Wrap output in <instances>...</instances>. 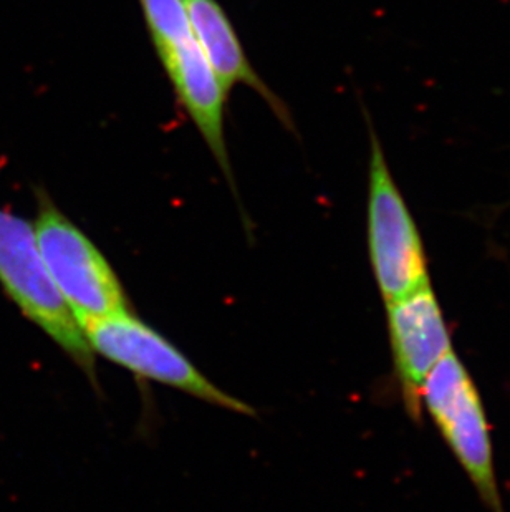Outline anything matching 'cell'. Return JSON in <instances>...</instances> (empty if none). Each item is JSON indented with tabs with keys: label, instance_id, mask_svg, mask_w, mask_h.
<instances>
[{
	"label": "cell",
	"instance_id": "6da1fadb",
	"mask_svg": "<svg viewBox=\"0 0 510 512\" xmlns=\"http://www.w3.org/2000/svg\"><path fill=\"white\" fill-rule=\"evenodd\" d=\"M34 228L52 281L83 330L100 320L130 312L120 279L92 239L53 203L44 188L35 191Z\"/></svg>",
	"mask_w": 510,
	"mask_h": 512
},
{
	"label": "cell",
	"instance_id": "7a4b0ae2",
	"mask_svg": "<svg viewBox=\"0 0 510 512\" xmlns=\"http://www.w3.org/2000/svg\"><path fill=\"white\" fill-rule=\"evenodd\" d=\"M0 285L24 317L44 330L90 380H97L95 358L40 252L34 223L0 209Z\"/></svg>",
	"mask_w": 510,
	"mask_h": 512
},
{
	"label": "cell",
	"instance_id": "3957f363",
	"mask_svg": "<svg viewBox=\"0 0 510 512\" xmlns=\"http://www.w3.org/2000/svg\"><path fill=\"white\" fill-rule=\"evenodd\" d=\"M421 406L471 479L482 503L494 512H504L486 410L476 383L454 350L429 373Z\"/></svg>",
	"mask_w": 510,
	"mask_h": 512
},
{
	"label": "cell",
	"instance_id": "277c9868",
	"mask_svg": "<svg viewBox=\"0 0 510 512\" xmlns=\"http://www.w3.org/2000/svg\"><path fill=\"white\" fill-rule=\"evenodd\" d=\"M368 249L385 304L403 299L429 281L423 241L403 194L371 131Z\"/></svg>",
	"mask_w": 510,
	"mask_h": 512
},
{
	"label": "cell",
	"instance_id": "5b68a950",
	"mask_svg": "<svg viewBox=\"0 0 510 512\" xmlns=\"http://www.w3.org/2000/svg\"><path fill=\"white\" fill-rule=\"evenodd\" d=\"M83 332L93 353L138 377L163 383L224 410L254 415L252 406L214 385L173 343L131 312L100 320Z\"/></svg>",
	"mask_w": 510,
	"mask_h": 512
},
{
	"label": "cell",
	"instance_id": "8992f818",
	"mask_svg": "<svg viewBox=\"0 0 510 512\" xmlns=\"http://www.w3.org/2000/svg\"><path fill=\"white\" fill-rule=\"evenodd\" d=\"M388 335L401 400L413 421H421V392L429 373L453 350L448 324L431 282L386 305Z\"/></svg>",
	"mask_w": 510,
	"mask_h": 512
},
{
	"label": "cell",
	"instance_id": "52a82bcc",
	"mask_svg": "<svg viewBox=\"0 0 510 512\" xmlns=\"http://www.w3.org/2000/svg\"><path fill=\"white\" fill-rule=\"evenodd\" d=\"M159 60L173 83L179 105L198 128L219 170L236 191L224 133L229 90L222 85L194 39L179 45L178 49L171 50Z\"/></svg>",
	"mask_w": 510,
	"mask_h": 512
},
{
	"label": "cell",
	"instance_id": "ba28073f",
	"mask_svg": "<svg viewBox=\"0 0 510 512\" xmlns=\"http://www.w3.org/2000/svg\"><path fill=\"white\" fill-rule=\"evenodd\" d=\"M188 12L191 32L212 70L222 85L231 92L236 85H246L264 98L282 125L294 130L289 108L270 90L269 85L255 72L247 58L239 35L217 0H183Z\"/></svg>",
	"mask_w": 510,
	"mask_h": 512
},
{
	"label": "cell",
	"instance_id": "9c48e42d",
	"mask_svg": "<svg viewBox=\"0 0 510 512\" xmlns=\"http://www.w3.org/2000/svg\"><path fill=\"white\" fill-rule=\"evenodd\" d=\"M140 5L159 58L194 39L183 0H140Z\"/></svg>",
	"mask_w": 510,
	"mask_h": 512
}]
</instances>
